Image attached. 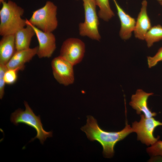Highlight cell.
Returning a JSON list of instances; mask_svg holds the SVG:
<instances>
[{"mask_svg":"<svg viewBox=\"0 0 162 162\" xmlns=\"http://www.w3.org/2000/svg\"><path fill=\"white\" fill-rule=\"evenodd\" d=\"M90 141L98 142L103 147V154L106 158L113 157L116 144L133 132L132 128L127 122L125 127L118 131H108L102 129L97 121L91 116H87L86 124L81 128Z\"/></svg>","mask_w":162,"mask_h":162,"instance_id":"obj_1","label":"cell"},{"mask_svg":"<svg viewBox=\"0 0 162 162\" xmlns=\"http://www.w3.org/2000/svg\"><path fill=\"white\" fill-rule=\"evenodd\" d=\"M0 10V34L2 36L15 34L27 25L26 19L22 18L24 10L15 2H2Z\"/></svg>","mask_w":162,"mask_h":162,"instance_id":"obj_2","label":"cell"},{"mask_svg":"<svg viewBox=\"0 0 162 162\" xmlns=\"http://www.w3.org/2000/svg\"><path fill=\"white\" fill-rule=\"evenodd\" d=\"M24 104L25 110L19 108L15 110L11 114L10 121L16 126L19 123H23L34 129L37 132L36 135L30 142L37 138L41 144H43L47 138L52 136V132L46 131L43 128L40 116H37L35 114L26 101H24Z\"/></svg>","mask_w":162,"mask_h":162,"instance_id":"obj_3","label":"cell"},{"mask_svg":"<svg viewBox=\"0 0 162 162\" xmlns=\"http://www.w3.org/2000/svg\"><path fill=\"white\" fill-rule=\"evenodd\" d=\"M57 9L52 2L47 1L44 6L33 12L28 21L43 32H52L58 26Z\"/></svg>","mask_w":162,"mask_h":162,"instance_id":"obj_4","label":"cell"},{"mask_svg":"<svg viewBox=\"0 0 162 162\" xmlns=\"http://www.w3.org/2000/svg\"><path fill=\"white\" fill-rule=\"evenodd\" d=\"M84 9V22L79 25V33L82 36L99 41L101 36L99 31V22L96 12L97 5L94 0H82Z\"/></svg>","mask_w":162,"mask_h":162,"instance_id":"obj_5","label":"cell"},{"mask_svg":"<svg viewBox=\"0 0 162 162\" xmlns=\"http://www.w3.org/2000/svg\"><path fill=\"white\" fill-rule=\"evenodd\" d=\"M139 122L135 121L132 123L133 132L137 135V140L148 146L152 145L158 140L160 136L155 137L154 135L155 128L162 126V122L155 119L153 117L146 118L143 114L140 115Z\"/></svg>","mask_w":162,"mask_h":162,"instance_id":"obj_6","label":"cell"},{"mask_svg":"<svg viewBox=\"0 0 162 162\" xmlns=\"http://www.w3.org/2000/svg\"><path fill=\"white\" fill-rule=\"evenodd\" d=\"M85 43L80 39L69 38L63 43L59 56L74 65L82 60L85 52Z\"/></svg>","mask_w":162,"mask_h":162,"instance_id":"obj_7","label":"cell"},{"mask_svg":"<svg viewBox=\"0 0 162 162\" xmlns=\"http://www.w3.org/2000/svg\"><path fill=\"white\" fill-rule=\"evenodd\" d=\"M53 75L60 84L68 86L74 81V66L60 56L54 58L51 63Z\"/></svg>","mask_w":162,"mask_h":162,"instance_id":"obj_8","label":"cell"},{"mask_svg":"<svg viewBox=\"0 0 162 162\" xmlns=\"http://www.w3.org/2000/svg\"><path fill=\"white\" fill-rule=\"evenodd\" d=\"M26 22L33 29L38 43L37 55L40 58H49L52 55L56 48V39L52 32H43L31 24L26 19Z\"/></svg>","mask_w":162,"mask_h":162,"instance_id":"obj_9","label":"cell"},{"mask_svg":"<svg viewBox=\"0 0 162 162\" xmlns=\"http://www.w3.org/2000/svg\"><path fill=\"white\" fill-rule=\"evenodd\" d=\"M153 94L152 92H146L141 89H138L135 93L132 95L129 104L136 110L138 114H141L142 112L145 117L148 118L155 116L156 113L152 112L148 105V98Z\"/></svg>","mask_w":162,"mask_h":162,"instance_id":"obj_10","label":"cell"},{"mask_svg":"<svg viewBox=\"0 0 162 162\" xmlns=\"http://www.w3.org/2000/svg\"><path fill=\"white\" fill-rule=\"evenodd\" d=\"M147 4L146 0L142 1L134 31L135 38L142 40H145L146 34L152 27L150 20L147 14Z\"/></svg>","mask_w":162,"mask_h":162,"instance_id":"obj_11","label":"cell"},{"mask_svg":"<svg viewBox=\"0 0 162 162\" xmlns=\"http://www.w3.org/2000/svg\"><path fill=\"white\" fill-rule=\"evenodd\" d=\"M38 46L33 48L16 51L6 64L8 69L18 68L23 70L25 64L29 62L37 54Z\"/></svg>","mask_w":162,"mask_h":162,"instance_id":"obj_12","label":"cell"},{"mask_svg":"<svg viewBox=\"0 0 162 162\" xmlns=\"http://www.w3.org/2000/svg\"><path fill=\"white\" fill-rule=\"evenodd\" d=\"M119 18L121 28L119 32L120 38L124 40L129 39L134 32L135 24V19L127 14L121 7L116 0H113Z\"/></svg>","mask_w":162,"mask_h":162,"instance_id":"obj_13","label":"cell"},{"mask_svg":"<svg viewBox=\"0 0 162 162\" xmlns=\"http://www.w3.org/2000/svg\"><path fill=\"white\" fill-rule=\"evenodd\" d=\"M16 51L15 34L3 36L0 41V64L6 65Z\"/></svg>","mask_w":162,"mask_h":162,"instance_id":"obj_14","label":"cell"},{"mask_svg":"<svg viewBox=\"0 0 162 162\" xmlns=\"http://www.w3.org/2000/svg\"><path fill=\"white\" fill-rule=\"evenodd\" d=\"M35 34V32L33 28L27 24L26 27L17 31L15 34L16 51L29 48L32 39Z\"/></svg>","mask_w":162,"mask_h":162,"instance_id":"obj_15","label":"cell"},{"mask_svg":"<svg viewBox=\"0 0 162 162\" xmlns=\"http://www.w3.org/2000/svg\"><path fill=\"white\" fill-rule=\"evenodd\" d=\"M99 8L98 17L105 21L107 22L115 16L112 10L109 0H94Z\"/></svg>","mask_w":162,"mask_h":162,"instance_id":"obj_16","label":"cell"},{"mask_svg":"<svg viewBox=\"0 0 162 162\" xmlns=\"http://www.w3.org/2000/svg\"><path fill=\"white\" fill-rule=\"evenodd\" d=\"M162 40V26L158 25L151 27L146 35L145 40L148 47Z\"/></svg>","mask_w":162,"mask_h":162,"instance_id":"obj_17","label":"cell"},{"mask_svg":"<svg viewBox=\"0 0 162 162\" xmlns=\"http://www.w3.org/2000/svg\"><path fill=\"white\" fill-rule=\"evenodd\" d=\"M20 69L18 68L8 69L4 76L6 84L11 85L15 83L17 79V74Z\"/></svg>","mask_w":162,"mask_h":162,"instance_id":"obj_18","label":"cell"},{"mask_svg":"<svg viewBox=\"0 0 162 162\" xmlns=\"http://www.w3.org/2000/svg\"><path fill=\"white\" fill-rule=\"evenodd\" d=\"M146 150L147 152L150 155L162 156V141L158 140Z\"/></svg>","mask_w":162,"mask_h":162,"instance_id":"obj_19","label":"cell"},{"mask_svg":"<svg viewBox=\"0 0 162 162\" xmlns=\"http://www.w3.org/2000/svg\"><path fill=\"white\" fill-rule=\"evenodd\" d=\"M147 61L148 66L149 68L155 66L159 62L162 61V47L159 49L153 56H148Z\"/></svg>","mask_w":162,"mask_h":162,"instance_id":"obj_20","label":"cell"},{"mask_svg":"<svg viewBox=\"0 0 162 162\" xmlns=\"http://www.w3.org/2000/svg\"><path fill=\"white\" fill-rule=\"evenodd\" d=\"M6 65L0 64V98L2 99L4 93L6 83L4 79V74L7 70Z\"/></svg>","mask_w":162,"mask_h":162,"instance_id":"obj_21","label":"cell"},{"mask_svg":"<svg viewBox=\"0 0 162 162\" xmlns=\"http://www.w3.org/2000/svg\"><path fill=\"white\" fill-rule=\"evenodd\" d=\"M5 0H0V3H2V2L4 1Z\"/></svg>","mask_w":162,"mask_h":162,"instance_id":"obj_22","label":"cell"},{"mask_svg":"<svg viewBox=\"0 0 162 162\" xmlns=\"http://www.w3.org/2000/svg\"><path fill=\"white\" fill-rule=\"evenodd\" d=\"M157 0L159 2H162V0Z\"/></svg>","mask_w":162,"mask_h":162,"instance_id":"obj_23","label":"cell"},{"mask_svg":"<svg viewBox=\"0 0 162 162\" xmlns=\"http://www.w3.org/2000/svg\"><path fill=\"white\" fill-rule=\"evenodd\" d=\"M159 4L161 5H162V2H159Z\"/></svg>","mask_w":162,"mask_h":162,"instance_id":"obj_24","label":"cell"},{"mask_svg":"<svg viewBox=\"0 0 162 162\" xmlns=\"http://www.w3.org/2000/svg\"></svg>","mask_w":162,"mask_h":162,"instance_id":"obj_25","label":"cell"}]
</instances>
